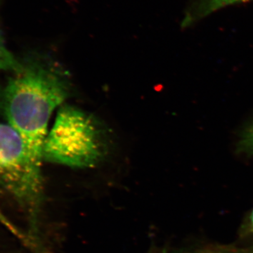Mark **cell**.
I'll use <instances>...</instances> for the list:
<instances>
[{
	"instance_id": "277c9868",
	"label": "cell",
	"mask_w": 253,
	"mask_h": 253,
	"mask_svg": "<svg viewBox=\"0 0 253 253\" xmlns=\"http://www.w3.org/2000/svg\"><path fill=\"white\" fill-rule=\"evenodd\" d=\"M253 0H191L181 21V28H187L221 9Z\"/></svg>"
},
{
	"instance_id": "ba28073f",
	"label": "cell",
	"mask_w": 253,
	"mask_h": 253,
	"mask_svg": "<svg viewBox=\"0 0 253 253\" xmlns=\"http://www.w3.org/2000/svg\"><path fill=\"white\" fill-rule=\"evenodd\" d=\"M183 253H252L248 250L237 249V248L221 247V246H213V247L203 248Z\"/></svg>"
},
{
	"instance_id": "8992f818",
	"label": "cell",
	"mask_w": 253,
	"mask_h": 253,
	"mask_svg": "<svg viewBox=\"0 0 253 253\" xmlns=\"http://www.w3.org/2000/svg\"><path fill=\"white\" fill-rule=\"evenodd\" d=\"M238 151L253 156V121L243 131L238 143Z\"/></svg>"
},
{
	"instance_id": "5b68a950",
	"label": "cell",
	"mask_w": 253,
	"mask_h": 253,
	"mask_svg": "<svg viewBox=\"0 0 253 253\" xmlns=\"http://www.w3.org/2000/svg\"><path fill=\"white\" fill-rule=\"evenodd\" d=\"M19 62L6 49L4 41L0 33V73L3 71H13L17 68Z\"/></svg>"
},
{
	"instance_id": "7a4b0ae2",
	"label": "cell",
	"mask_w": 253,
	"mask_h": 253,
	"mask_svg": "<svg viewBox=\"0 0 253 253\" xmlns=\"http://www.w3.org/2000/svg\"><path fill=\"white\" fill-rule=\"evenodd\" d=\"M0 186L26 218L28 236L38 248L44 197L41 167L34 162L17 131L2 123H0Z\"/></svg>"
},
{
	"instance_id": "6da1fadb",
	"label": "cell",
	"mask_w": 253,
	"mask_h": 253,
	"mask_svg": "<svg viewBox=\"0 0 253 253\" xmlns=\"http://www.w3.org/2000/svg\"><path fill=\"white\" fill-rule=\"evenodd\" d=\"M12 72L1 93V109L41 167L49 119L71 95V78L61 63L45 56L19 62Z\"/></svg>"
},
{
	"instance_id": "52a82bcc",
	"label": "cell",
	"mask_w": 253,
	"mask_h": 253,
	"mask_svg": "<svg viewBox=\"0 0 253 253\" xmlns=\"http://www.w3.org/2000/svg\"><path fill=\"white\" fill-rule=\"evenodd\" d=\"M0 224L4 226L6 230L9 231L12 235L17 238L20 241H23V244H28L29 247L31 246V241L28 235L25 234L22 231L20 230L17 226L15 225L4 212L0 209Z\"/></svg>"
},
{
	"instance_id": "3957f363",
	"label": "cell",
	"mask_w": 253,
	"mask_h": 253,
	"mask_svg": "<svg viewBox=\"0 0 253 253\" xmlns=\"http://www.w3.org/2000/svg\"><path fill=\"white\" fill-rule=\"evenodd\" d=\"M107 146V134L96 118L65 105L46 136L42 160L71 167H93L105 157Z\"/></svg>"
}]
</instances>
